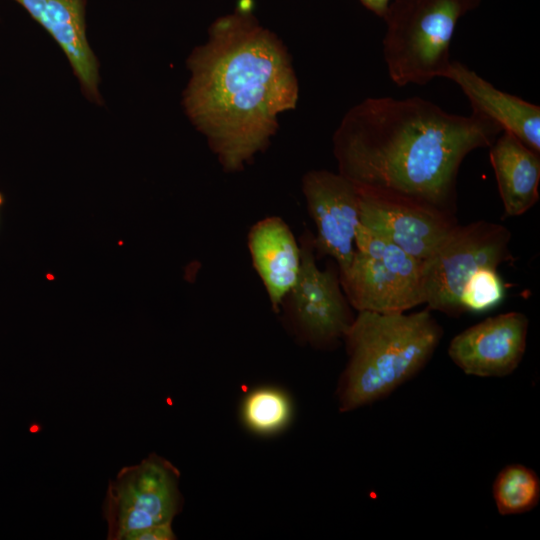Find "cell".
Wrapping results in <instances>:
<instances>
[{
	"label": "cell",
	"instance_id": "1",
	"mask_svg": "<svg viewBox=\"0 0 540 540\" xmlns=\"http://www.w3.org/2000/svg\"><path fill=\"white\" fill-rule=\"evenodd\" d=\"M503 130L483 114L448 113L420 98L370 97L353 106L333 136L338 173L359 188L456 213L465 157Z\"/></svg>",
	"mask_w": 540,
	"mask_h": 540
},
{
	"label": "cell",
	"instance_id": "2",
	"mask_svg": "<svg viewBox=\"0 0 540 540\" xmlns=\"http://www.w3.org/2000/svg\"><path fill=\"white\" fill-rule=\"evenodd\" d=\"M183 105L228 172L243 168L268 144L278 116L293 109L298 83L280 40L249 12L213 22L188 59Z\"/></svg>",
	"mask_w": 540,
	"mask_h": 540
},
{
	"label": "cell",
	"instance_id": "3",
	"mask_svg": "<svg viewBox=\"0 0 540 540\" xmlns=\"http://www.w3.org/2000/svg\"><path fill=\"white\" fill-rule=\"evenodd\" d=\"M442 337L428 308L410 314L359 311L343 337L349 359L337 392L340 411L392 394L426 366Z\"/></svg>",
	"mask_w": 540,
	"mask_h": 540
},
{
	"label": "cell",
	"instance_id": "4",
	"mask_svg": "<svg viewBox=\"0 0 540 540\" xmlns=\"http://www.w3.org/2000/svg\"><path fill=\"white\" fill-rule=\"evenodd\" d=\"M481 0H394L383 20V57L397 86L444 77L459 19Z\"/></svg>",
	"mask_w": 540,
	"mask_h": 540
},
{
	"label": "cell",
	"instance_id": "5",
	"mask_svg": "<svg viewBox=\"0 0 540 540\" xmlns=\"http://www.w3.org/2000/svg\"><path fill=\"white\" fill-rule=\"evenodd\" d=\"M355 253L340 284L359 311L402 313L424 304L423 260L359 224Z\"/></svg>",
	"mask_w": 540,
	"mask_h": 540
},
{
	"label": "cell",
	"instance_id": "6",
	"mask_svg": "<svg viewBox=\"0 0 540 540\" xmlns=\"http://www.w3.org/2000/svg\"><path fill=\"white\" fill-rule=\"evenodd\" d=\"M510 230L502 224L479 220L457 225L434 253L423 260L424 303L452 317L462 315L459 298L464 283L485 266L513 260Z\"/></svg>",
	"mask_w": 540,
	"mask_h": 540
},
{
	"label": "cell",
	"instance_id": "7",
	"mask_svg": "<svg viewBox=\"0 0 540 540\" xmlns=\"http://www.w3.org/2000/svg\"><path fill=\"white\" fill-rule=\"evenodd\" d=\"M179 479V470L155 453L123 467L109 481L102 505L107 539L123 540L130 532L172 523L182 505Z\"/></svg>",
	"mask_w": 540,
	"mask_h": 540
},
{
	"label": "cell",
	"instance_id": "8",
	"mask_svg": "<svg viewBox=\"0 0 540 540\" xmlns=\"http://www.w3.org/2000/svg\"><path fill=\"white\" fill-rule=\"evenodd\" d=\"M301 265L298 279L284 298L287 311L302 335L311 344L328 347L343 339L354 320L350 304L342 290L339 269L316 264L314 235L301 237Z\"/></svg>",
	"mask_w": 540,
	"mask_h": 540
},
{
	"label": "cell",
	"instance_id": "9",
	"mask_svg": "<svg viewBox=\"0 0 540 540\" xmlns=\"http://www.w3.org/2000/svg\"><path fill=\"white\" fill-rule=\"evenodd\" d=\"M357 190L360 225L419 259L430 257L458 225L454 214L434 206L359 187Z\"/></svg>",
	"mask_w": 540,
	"mask_h": 540
},
{
	"label": "cell",
	"instance_id": "10",
	"mask_svg": "<svg viewBox=\"0 0 540 540\" xmlns=\"http://www.w3.org/2000/svg\"><path fill=\"white\" fill-rule=\"evenodd\" d=\"M302 192L317 235L315 252L330 256L339 272L350 264L360 224L357 187L340 173L311 170L302 179Z\"/></svg>",
	"mask_w": 540,
	"mask_h": 540
},
{
	"label": "cell",
	"instance_id": "11",
	"mask_svg": "<svg viewBox=\"0 0 540 540\" xmlns=\"http://www.w3.org/2000/svg\"><path fill=\"white\" fill-rule=\"evenodd\" d=\"M528 325L527 316L517 311L489 317L454 336L448 355L467 375L507 376L523 359Z\"/></svg>",
	"mask_w": 540,
	"mask_h": 540
},
{
	"label": "cell",
	"instance_id": "12",
	"mask_svg": "<svg viewBox=\"0 0 540 540\" xmlns=\"http://www.w3.org/2000/svg\"><path fill=\"white\" fill-rule=\"evenodd\" d=\"M62 48L83 94L102 104L99 63L86 36V0H15Z\"/></svg>",
	"mask_w": 540,
	"mask_h": 540
},
{
	"label": "cell",
	"instance_id": "13",
	"mask_svg": "<svg viewBox=\"0 0 540 540\" xmlns=\"http://www.w3.org/2000/svg\"><path fill=\"white\" fill-rule=\"evenodd\" d=\"M445 78L455 82L472 110L488 117L536 152H540V107L495 88L459 61H451Z\"/></svg>",
	"mask_w": 540,
	"mask_h": 540
},
{
	"label": "cell",
	"instance_id": "14",
	"mask_svg": "<svg viewBox=\"0 0 540 540\" xmlns=\"http://www.w3.org/2000/svg\"><path fill=\"white\" fill-rule=\"evenodd\" d=\"M248 248L253 266L268 294L274 311L295 285L301 265L300 246L280 217H266L248 233Z\"/></svg>",
	"mask_w": 540,
	"mask_h": 540
},
{
	"label": "cell",
	"instance_id": "15",
	"mask_svg": "<svg viewBox=\"0 0 540 540\" xmlns=\"http://www.w3.org/2000/svg\"><path fill=\"white\" fill-rule=\"evenodd\" d=\"M489 148V159L506 216L524 214L539 200V153L505 131Z\"/></svg>",
	"mask_w": 540,
	"mask_h": 540
},
{
	"label": "cell",
	"instance_id": "16",
	"mask_svg": "<svg viewBox=\"0 0 540 540\" xmlns=\"http://www.w3.org/2000/svg\"><path fill=\"white\" fill-rule=\"evenodd\" d=\"M492 495L499 514L518 515L533 510L540 500V478L522 464H509L497 474Z\"/></svg>",
	"mask_w": 540,
	"mask_h": 540
},
{
	"label": "cell",
	"instance_id": "17",
	"mask_svg": "<svg viewBox=\"0 0 540 540\" xmlns=\"http://www.w3.org/2000/svg\"><path fill=\"white\" fill-rule=\"evenodd\" d=\"M242 419L252 431L271 434L283 429L292 415L288 396L273 387H261L250 392L242 404Z\"/></svg>",
	"mask_w": 540,
	"mask_h": 540
},
{
	"label": "cell",
	"instance_id": "18",
	"mask_svg": "<svg viewBox=\"0 0 540 540\" xmlns=\"http://www.w3.org/2000/svg\"><path fill=\"white\" fill-rule=\"evenodd\" d=\"M505 297V286L497 267L476 270L464 283L459 303L463 313H482L498 306Z\"/></svg>",
	"mask_w": 540,
	"mask_h": 540
},
{
	"label": "cell",
	"instance_id": "19",
	"mask_svg": "<svg viewBox=\"0 0 540 540\" xmlns=\"http://www.w3.org/2000/svg\"><path fill=\"white\" fill-rule=\"evenodd\" d=\"M172 523L150 526L128 533L123 540H174Z\"/></svg>",
	"mask_w": 540,
	"mask_h": 540
},
{
	"label": "cell",
	"instance_id": "20",
	"mask_svg": "<svg viewBox=\"0 0 540 540\" xmlns=\"http://www.w3.org/2000/svg\"><path fill=\"white\" fill-rule=\"evenodd\" d=\"M360 3L380 18H384L391 0H359Z\"/></svg>",
	"mask_w": 540,
	"mask_h": 540
},
{
	"label": "cell",
	"instance_id": "21",
	"mask_svg": "<svg viewBox=\"0 0 540 540\" xmlns=\"http://www.w3.org/2000/svg\"><path fill=\"white\" fill-rule=\"evenodd\" d=\"M3 203V198H2V195L0 194V206L2 205Z\"/></svg>",
	"mask_w": 540,
	"mask_h": 540
}]
</instances>
